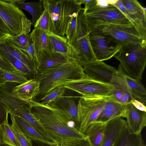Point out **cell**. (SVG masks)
I'll list each match as a JSON object with an SVG mask.
<instances>
[{
    "label": "cell",
    "mask_w": 146,
    "mask_h": 146,
    "mask_svg": "<svg viewBox=\"0 0 146 146\" xmlns=\"http://www.w3.org/2000/svg\"><path fill=\"white\" fill-rule=\"evenodd\" d=\"M85 74L93 79L108 83L117 70L103 61H96L83 66Z\"/></svg>",
    "instance_id": "12"
},
{
    "label": "cell",
    "mask_w": 146,
    "mask_h": 146,
    "mask_svg": "<svg viewBox=\"0 0 146 146\" xmlns=\"http://www.w3.org/2000/svg\"><path fill=\"white\" fill-rule=\"evenodd\" d=\"M114 56L120 61L127 76L140 80L146 64V40L121 46Z\"/></svg>",
    "instance_id": "3"
},
{
    "label": "cell",
    "mask_w": 146,
    "mask_h": 146,
    "mask_svg": "<svg viewBox=\"0 0 146 146\" xmlns=\"http://www.w3.org/2000/svg\"><path fill=\"white\" fill-rule=\"evenodd\" d=\"M126 78L133 97L145 106L146 90L142 83L140 80L133 79L127 76Z\"/></svg>",
    "instance_id": "28"
},
{
    "label": "cell",
    "mask_w": 146,
    "mask_h": 146,
    "mask_svg": "<svg viewBox=\"0 0 146 146\" xmlns=\"http://www.w3.org/2000/svg\"><path fill=\"white\" fill-rule=\"evenodd\" d=\"M11 35L6 25L0 17V42L6 40Z\"/></svg>",
    "instance_id": "40"
},
{
    "label": "cell",
    "mask_w": 146,
    "mask_h": 146,
    "mask_svg": "<svg viewBox=\"0 0 146 146\" xmlns=\"http://www.w3.org/2000/svg\"><path fill=\"white\" fill-rule=\"evenodd\" d=\"M0 56H1V54H0Z\"/></svg>",
    "instance_id": "50"
},
{
    "label": "cell",
    "mask_w": 146,
    "mask_h": 146,
    "mask_svg": "<svg viewBox=\"0 0 146 146\" xmlns=\"http://www.w3.org/2000/svg\"><path fill=\"white\" fill-rule=\"evenodd\" d=\"M108 83L113 87V92L112 96L114 101L126 105L131 103L135 98L132 94L128 84L126 75L120 64Z\"/></svg>",
    "instance_id": "11"
},
{
    "label": "cell",
    "mask_w": 146,
    "mask_h": 146,
    "mask_svg": "<svg viewBox=\"0 0 146 146\" xmlns=\"http://www.w3.org/2000/svg\"><path fill=\"white\" fill-rule=\"evenodd\" d=\"M30 34L38 59L42 52L50 51L49 39L46 32L35 28Z\"/></svg>",
    "instance_id": "22"
},
{
    "label": "cell",
    "mask_w": 146,
    "mask_h": 146,
    "mask_svg": "<svg viewBox=\"0 0 146 146\" xmlns=\"http://www.w3.org/2000/svg\"><path fill=\"white\" fill-rule=\"evenodd\" d=\"M12 124L11 126L21 146H33L32 140L21 131L15 121L13 115L10 113Z\"/></svg>",
    "instance_id": "35"
},
{
    "label": "cell",
    "mask_w": 146,
    "mask_h": 146,
    "mask_svg": "<svg viewBox=\"0 0 146 146\" xmlns=\"http://www.w3.org/2000/svg\"><path fill=\"white\" fill-rule=\"evenodd\" d=\"M3 83V82L2 79V78H1V74L0 69V84H2Z\"/></svg>",
    "instance_id": "48"
},
{
    "label": "cell",
    "mask_w": 146,
    "mask_h": 146,
    "mask_svg": "<svg viewBox=\"0 0 146 146\" xmlns=\"http://www.w3.org/2000/svg\"><path fill=\"white\" fill-rule=\"evenodd\" d=\"M0 146H9L6 144L3 141L0 133Z\"/></svg>",
    "instance_id": "47"
},
{
    "label": "cell",
    "mask_w": 146,
    "mask_h": 146,
    "mask_svg": "<svg viewBox=\"0 0 146 146\" xmlns=\"http://www.w3.org/2000/svg\"><path fill=\"white\" fill-rule=\"evenodd\" d=\"M80 98L78 106V117L80 124L79 130L84 133L89 126L96 121L104 108L106 103L113 98L110 96H82Z\"/></svg>",
    "instance_id": "6"
},
{
    "label": "cell",
    "mask_w": 146,
    "mask_h": 146,
    "mask_svg": "<svg viewBox=\"0 0 146 146\" xmlns=\"http://www.w3.org/2000/svg\"><path fill=\"white\" fill-rule=\"evenodd\" d=\"M39 81L34 78L16 86L13 89V92L22 100L29 102L35 98L39 91Z\"/></svg>",
    "instance_id": "18"
},
{
    "label": "cell",
    "mask_w": 146,
    "mask_h": 146,
    "mask_svg": "<svg viewBox=\"0 0 146 146\" xmlns=\"http://www.w3.org/2000/svg\"><path fill=\"white\" fill-rule=\"evenodd\" d=\"M125 15L126 17L132 23L140 33L142 36L146 39V29L142 26L141 23L126 9L121 0H117L114 4Z\"/></svg>",
    "instance_id": "32"
},
{
    "label": "cell",
    "mask_w": 146,
    "mask_h": 146,
    "mask_svg": "<svg viewBox=\"0 0 146 146\" xmlns=\"http://www.w3.org/2000/svg\"><path fill=\"white\" fill-rule=\"evenodd\" d=\"M106 122L95 121L87 128L84 134L91 146H100Z\"/></svg>",
    "instance_id": "23"
},
{
    "label": "cell",
    "mask_w": 146,
    "mask_h": 146,
    "mask_svg": "<svg viewBox=\"0 0 146 146\" xmlns=\"http://www.w3.org/2000/svg\"><path fill=\"white\" fill-rule=\"evenodd\" d=\"M126 105L114 101L113 98L107 101L104 109L110 110L118 114L121 117H125Z\"/></svg>",
    "instance_id": "36"
},
{
    "label": "cell",
    "mask_w": 146,
    "mask_h": 146,
    "mask_svg": "<svg viewBox=\"0 0 146 146\" xmlns=\"http://www.w3.org/2000/svg\"><path fill=\"white\" fill-rule=\"evenodd\" d=\"M1 77L3 83L15 82L20 84L28 81L29 79L16 71H8L0 70Z\"/></svg>",
    "instance_id": "34"
},
{
    "label": "cell",
    "mask_w": 146,
    "mask_h": 146,
    "mask_svg": "<svg viewBox=\"0 0 146 146\" xmlns=\"http://www.w3.org/2000/svg\"><path fill=\"white\" fill-rule=\"evenodd\" d=\"M117 117H120L117 113L103 108L96 121L106 122L110 120Z\"/></svg>",
    "instance_id": "38"
},
{
    "label": "cell",
    "mask_w": 146,
    "mask_h": 146,
    "mask_svg": "<svg viewBox=\"0 0 146 146\" xmlns=\"http://www.w3.org/2000/svg\"><path fill=\"white\" fill-rule=\"evenodd\" d=\"M64 111L74 123L76 128L79 129L80 124L78 117V106L73 97L64 96L52 105Z\"/></svg>",
    "instance_id": "19"
},
{
    "label": "cell",
    "mask_w": 146,
    "mask_h": 146,
    "mask_svg": "<svg viewBox=\"0 0 146 146\" xmlns=\"http://www.w3.org/2000/svg\"><path fill=\"white\" fill-rule=\"evenodd\" d=\"M31 140L33 146H56L57 144H50L44 143L35 140Z\"/></svg>",
    "instance_id": "46"
},
{
    "label": "cell",
    "mask_w": 146,
    "mask_h": 146,
    "mask_svg": "<svg viewBox=\"0 0 146 146\" xmlns=\"http://www.w3.org/2000/svg\"><path fill=\"white\" fill-rule=\"evenodd\" d=\"M91 31L108 35L121 46L130 43L140 42L146 40L131 23L125 25H104L96 27Z\"/></svg>",
    "instance_id": "7"
},
{
    "label": "cell",
    "mask_w": 146,
    "mask_h": 146,
    "mask_svg": "<svg viewBox=\"0 0 146 146\" xmlns=\"http://www.w3.org/2000/svg\"><path fill=\"white\" fill-rule=\"evenodd\" d=\"M0 69L5 71H16L10 64L1 56H0Z\"/></svg>",
    "instance_id": "44"
},
{
    "label": "cell",
    "mask_w": 146,
    "mask_h": 146,
    "mask_svg": "<svg viewBox=\"0 0 146 146\" xmlns=\"http://www.w3.org/2000/svg\"><path fill=\"white\" fill-rule=\"evenodd\" d=\"M44 10L39 18L37 20L34 27L40 29L46 33L51 32L52 21L50 15L47 0H42Z\"/></svg>",
    "instance_id": "29"
},
{
    "label": "cell",
    "mask_w": 146,
    "mask_h": 146,
    "mask_svg": "<svg viewBox=\"0 0 146 146\" xmlns=\"http://www.w3.org/2000/svg\"><path fill=\"white\" fill-rule=\"evenodd\" d=\"M131 103L138 110L146 112L145 106L137 99L135 98L133 99L131 101Z\"/></svg>",
    "instance_id": "45"
},
{
    "label": "cell",
    "mask_w": 146,
    "mask_h": 146,
    "mask_svg": "<svg viewBox=\"0 0 146 146\" xmlns=\"http://www.w3.org/2000/svg\"><path fill=\"white\" fill-rule=\"evenodd\" d=\"M66 89L63 85L57 87L44 96L40 102L44 105L52 106L60 98L64 96Z\"/></svg>",
    "instance_id": "31"
},
{
    "label": "cell",
    "mask_w": 146,
    "mask_h": 146,
    "mask_svg": "<svg viewBox=\"0 0 146 146\" xmlns=\"http://www.w3.org/2000/svg\"><path fill=\"white\" fill-rule=\"evenodd\" d=\"M89 37L93 53L97 61L111 59L118 53L121 46L113 38L102 33L91 31Z\"/></svg>",
    "instance_id": "9"
},
{
    "label": "cell",
    "mask_w": 146,
    "mask_h": 146,
    "mask_svg": "<svg viewBox=\"0 0 146 146\" xmlns=\"http://www.w3.org/2000/svg\"><path fill=\"white\" fill-rule=\"evenodd\" d=\"M0 133L4 142L9 146H21L11 125L8 123L0 126Z\"/></svg>",
    "instance_id": "30"
},
{
    "label": "cell",
    "mask_w": 146,
    "mask_h": 146,
    "mask_svg": "<svg viewBox=\"0 0 146 146\" xmlns=\"http://www.w3.org/2000/svg\"><path fill=\"white\" fill-rule=\"evenodd\" d=\"M12 3L19 8L28 12L32 17V25L34 26L37 20L42 14L44 10L42 0L38 1L25 2V0H4Z\"/></svg>",
    "instance_id": "20"
},
{
    "label": "cell",
    "mask_w": 146,
    "mask_h": 146,
    "mask_svg": "<svg viewBox=\"0 0 146 146\" xmlns=\"http://www.w3.org/2000/svg\"><path fill=\"white\" fill-rule=\"evenodd\" d=\"M10 112L8 107L0 101V126L4 123H8V117Z\"/></svg>",
    "instance_id": "39"
},
{
    "label": "cell",
    "mask_w": 146,
    "mask_h": 146,
    "mask_svg": "<svg viewBox=\"0 0 146 146\" xmlns=\"http://www.w3.org/2000/svg\"><path fill=\"white\" fill-rule=\"evenodd\" d=\"M90 32L83 11H80L78 14L76 32L70 43L76 51L79 64L82 66L97 61L91 48L89 37Z\"/></svg>",
    "instance_id": "4"
},
{
    "label": "cell",
    "mask_w": 146,
    "mask_h": 146,
    "mask_svg": "<svg viewBox=\"0 0 146 146\" xmlns=\"http://www.w3.org/2000/svg\"><path fill=\"white\" fill-rule=\"evenodd\" d=\"M1 57L10 64L15 70L29 80L34 78L35 71L20 60L11 56L7 52L0 48Z\"/></svg>",
    "instance_id": "26"
},
{
    "label": "cell",
    "mask_w": 146,
    "mask_h": 146,
    "mask_svg": "<svg viewBox=\"0 0 146 146\" xmlns=\"http://www.w3.org/2000/svg\"><path fill=\"white\" fill-rule=\"evenodd\" d=\"M56 146H64L63 144H60L57 143Z\"/></svg>",
    "instance_id": "49"
},
{
    "label": "cell",
    "mask_w": 146,
    "mask_h": 146,
    "mask_svg": "<svg viewBox=\"0 0 146 146\" xmlns=\"http://www.w3.org/2000/svg\"><path fill=\"white\" fill-rule=\"evenodd\" d=\"M13 115L16 122L22 132L31 139L36 140L50 144L57 143L51 142L45 138L34 127L23 119L17 115Z\"/></svg>",
    "instance_id": "25"
},
{
    "label": "cell",
    "mask_w": 146,
    "mask_h": 146,
    "mask_svg": "<svg viewBox=\"0 0 146 146\" xmlns=\"http://www.w3.org/2000/svg\"><path fill=\"white\" fill-rule=\"evenodd\" d=\"M79 12H75L73 14L72 17L68 23L65 31V35L70 43L72 41L76 32L77 16Z\"/></svg>",
    "instance_id": "37"
},
{
    "label": "cell",
    "mask_w": 146,
    "mask_h": 146,
    "mask_svg": "<svg viewBox=\"0 0 146 146\" xmlns=\"http://www.w3.org/2000/svg\"><path fill=\"white\" fill-rule=\"evenodd\" d=\"M126 124V121L117 117L106 122L100 146H113Z\"/></svg>",
    "instance_id": "13"
},
{
    "label": "cell",
    "mask_w": 146,
    "mask_h": 146,
    "mask_svg": "<svg viewBox=\"0 0 146 146\" xmlns=\"http://www.w3.org/2000/svg\"><path fill=\"white\" fill-rule=\"evenodd\" d=\"M126 123L133 133L140 135L146 126V112L136 108L131 103L126 106Z\"/></svg>",
    "instance_id": "14"
},
{
    "label": "cell",
    "mask_w": 146,
    "mask_h": 146,
    "mask_svg": "<svg viewBox=\"0 0 146 146\" xmlns=\"http://www.w3.org/2000/svg\"><path fill=\"white\" fill-rule=\"evenodd\" d=\"M29 102L31 113L57 143L64 144L87 138L76 128L74 123L62 109L44 105L33 99Z\"/></svg>",
    "instance_id": "1"
},
{
    "label": "cell",
    "mask_w": 146,
    "mask_h": 146,
    "mask_svg": "<svg viewBox=\"0 0 146 146\" xmlns=\"http://www.w3.org/2000/svg\"><path fill=\"white\" fill-rule=\"evenodd\" d=\"M64 146H91L87 138L63 144Z\"/></svg>",
    "instance_id": "43"
},
{
    "label": "cell",
    "mask_w": 146,
    "mask_h": 146,
    "mask_svg": "<svg viewBox=\"0 0 146 146\" xmlns=\"http://www.w3.org/2000/svg\"><path fill=\"white\" fill-rule=\"evenodd\" d=\"M84 14L90 32L96 27L104 25H125L131 23L114 4L109 3L104 7L98 5L84 13Z\"/></svg>",
    "instance_id": "5"
},
{
    "label": "cell",
    "mask_w": 146,
    "mask_h": 146,
    "mask_svg": "<svg viewBox=\"0 0 146 146\" xmlns=\"http://www.w3.org/2000/svg\"><path fill=\"white\" fill-rule=\"evenodd\" d=\"M0 48L20 60L35 72L36 70L37 63L32 59L24 51L11 43L7 40L0 42Z\"/></svg>",
    "instance_id": "21"
},
{
    "label": "cell",
    "mask_w": 146,
    "mask_h": 146,
    "mask_svg": "<svg viewBox=\"0 0 146 146\" xmlns=\"http://www.w3.org/2000/svg\"><path fill=\"white\" fill-rule=\"evenodd\" d=\"M86 75L82 66L74 60L49 68L37 69L34 78L39 82V90L33 100L40 102L46 94L57 87L80 79Z\"/></svg>",
    "instance_id": "2"
},
{
    "label": "cell",
    "mask_w": 146,
    "mask_h": 146,
    "mask_svg": "<svg viewBox=\"0 0 146 146\" xmlns=\"http://www.w3.org/2000/svg\"><path fill=\"white\" fill-rule=\"evenodd\" d=\"M17 47L23 50L32 42L30 34L20 33L17 35H11L7 40Z\"/></svg>",
    "instance_id": "33"
},
{
    "label": "cell",
    "mask_w": 146,
    "mask_h": 146,
    "mask_svg": "<svg viewBox=\"0 0 146 146\" xmlns=\"http://www.w3.org/2000/svg\"><path fill=\"white\" fill-rule=\"evenodd\" d=\"M127 10L146 29V9L137 0H121Z\"/></svg>",
    "instance_id": "27"
},
{
    "label": "cell",
    "mask_w": 146,
    "mask_h": 146,
    "mask_svg": "<svg viewBox=\"0 0 146 146\" xmlns=\"http://www.w3.org/2000/svg\"><path fill=\"white\" fill-rule=\"evenodd\" d=\"M52 21L51 32L61 36L64 14V0H47Z\"/></svg>",
    "instance_id": "16"
},
{
    "label": "cell",
    "mask_w": 146,
    "mask_h": 146,
    "mask_svg": "<svg viewBox=\"0 0 146 146\" xmlns=\"http://www.w3.org/2000/svg\"><path fill=\"white\" fill-rule=\"evenodd\" d=\"M113 146H146L141 134L132 133L126 123L120 135Z\"/></svg>",
    "instance_id": "24"
},
{
    "label": "cell",
    "mask_w": 146,
    "mask_h": 146,
    "mask_svg": "<svg viewBox=\"0 0 146 146\" xmlns=\"http://www.w3.org/2000/svg\"><path fill=\"white\" fill-rule=\"evenodd\" d=\"M72 60H74L57 52L52 51L42 52L38 58L37 70L50 68Z\"/></svg>",
    "instance_id": "17"
},
{
    "label": "cell",
    "mask_w": 146,
    "mask_h": 146,
    "mask_svg": "<svg viewBox=\"0 0 146 146\" xmlns=\"http://www.w3.org/2000/svg\"><path fill=\"white\" fill-rule=\"evenodd\" d=\"M23 51L37 64L38 59L32 42Z\"/></svg>",
    "instance_id": "41"
},
{
    "label": "cell",
    "mask_w": 146,
    "mask_h": 146,
    "mask_svg": "<svg viewBox=\"0 0 146 146\" xmlns=\"http://www.w3.org/2000/svg\"><path fill=\"white\" fill-rule=\"evenodd\" d=\"M26 16L13 4L0 0V17L5 22L11 35L19 34L22 30V19Z\"/></svg>",
    "instance_id": "10"
},
{
    "label": "cell",
    "mask_w": 146,
    "mask_h": 146,
    "mask_svg": "<svg viewBox=\"0 0 146 146\" xmlns=\"http://www.w3.org/2000/svg\"><path fill=\"white\" fill-rule=\"evenodd\" d=\"M31 22L26 17H24L22 19V30L21 33L29 34L31 30Z\"/></svg>",
    "instance_id": "42"
},
{
    "label": "cell",
    "mask_w": 146,
    "mask_h": 146,
    "mask_svg": "<svg viewBox=\"0 0 146 146\" xmlns=\"http://www.w3.org/2000/svg\"><path fill=\"white\" fill-rule=\"evenodd\" d=\"M46 33L48 37L51 51L65 55L79 63L77 54L66 37L56 35L51 32Z\"/></svg>",
    "instance_id": "15"
},
{
    "label": "cell",
    "mask_w": 146,
    "mask_h": 146,
    "mask_svg": "<svg viewBox=\"0 0 146 146\" xmlns=\"http://www.w3.org/2000/svg\"><path fill=\"white\" fill-rule=\"evenodd\" d=\"M63 86L82 96H110L113 92L111 85L95 80L87 75L83 78L67 82Z\"/></svg>",
    "instance_id": "8"
}]
</instances>
